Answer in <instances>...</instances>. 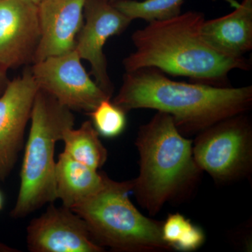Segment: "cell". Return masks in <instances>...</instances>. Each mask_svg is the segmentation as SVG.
Listing matches in <instances>:
<instances>
[{
    "mask_svg": "<svg viewBox=\"0 0 252 252\" xmlns=\"http://www.w3.org/2000/svg\"><path fill=\"white\" fill-rule=\"evenodd\" d=\"M81 60L74 49L33 63L30 68L39 89L71 110L88 114L111 97L91 79Z\"/></svg>",
    "mask_w": 252,
    "mask_h": 252,
    "instance_id": "cell-7",
    "label": "cell"
},
{
    "mask_svg": "<svg viewBox=\"0 0 252 252\" xmlns=\"http://www.w3.org/2000/svg\"><path fill=\"white\" fill-rule=\"evenodd\" d=\"M10 81L11 80L8 77L7 71L0 67V96L6 90Z\"/></svg>",
    "mask_w": 252,
    "mask_h": 252,
    "instance_id": "cell-19",
    "label": "cell"
},
{
    "mask_svg": "<svg viewBox=\"0 0 252 252\" xmlns=\"http://www.w3.org/2000/svg\"><path fill=\"white\" fill-rule=\"evenodd\" d=\"M28 250L33 252H102L85 220L66 207L50 203L46 212L31 220Z\"/></svg>",
    "mask_w": 252,
    "mask_h": 252,
    "instance_id": "cell-10",
    "label": "cell"
},
{
    "mask_svg": "<svg viewBox=\"0 0 252 252\" xmlns=\"http://www.w3.org/2000/svg\"><path fill=\"white\" fill-rule=\"evenodd\" d=\"M113 103L126 113L151 109L171 116L185 137L198 135L216 123L248 112L252 86H215L172 80L157 68L126 72Z\"/></svg>",
    "mask_w": 252,
    "mask_h": 252,
    "instance_id": "cell-1",
    "label": "cell"
},
{
    "mask_svg": "<svg viewBox=\"0 0 252 252\" xmlns=\"http://www.w3.org/2000/svg\"><path fill=\"white\" fill-rule=\"evenodd\" d=\"M31 127L23 157L21 186L11 212L22 218L56 200L55 147L64 131L74 127L72 111L49 93L38 89L31 114Z\"/></svg>",
    "mask_w": 252,
    "mask_h": 252,
    "instance_id": "cell-4",
    "label": "cell"
},
{
    "mask_svg": "<svg viewBox=\"0 0 252 252\" xmlns=\"http://www.w3.org/2000/svg\"><path fill=\"white\" fill-rule=\"evenodd\" d=\"M205 21L203 13L190 11L137 30L132 35L135 51L123 61L126 72L154 67L195 83L230 86L229 73L250 70L252 63L245 57L220 54L209 46L200 34Z\"/></svg>",
    "mask_w": 252,
    "mask_h": 252,
    "instance_id": "cell-2",
    "label": "cell"
},
{
    "mask_svg": "<svg viewBox=\"0 0 252 252\" xmlns=\"http://www.w3.org/2000/svg\"><path fill=\"white\" fill-rule=\"evenodd\" d=\"M185 0H115L112 4L132 21H163L181 14Z\"/></svg>",
    "mask_w": 252,
    "mask_h": 252,
    "instance_id": "cell-17",
    "label": "cell"
},
{
    "mask_svg": "<svg viewBox=\"0 0 252 252\" xmlns=\"http://www.w3.org/2000/svg\"><path fill=\"white\" fill-rule=\"evenodd\" d=\"M84 18L75 50L81 60L90 63L96 84L112 97L114 86L107 72L104 46L109 38L126 31L132 21L108 0H86Z\"/></svg>",
    "mask_w": 252,
    "mask_h": 252,
    "instance_id": "cell-8",
    "label": "cell"
},
{
    "mask_svg": "<svg viewBox=\"0 0 252 252\" xmlns=\"http://www.w3.org/2000/svg\"><path fill=\"white\" fill-rule=\"evenodd\" d=\"M162 237L172 250L185 252L198 250L205 240L203 230L180 213L171 214L162 221Z\"/></svg>",
    "mask_w": 252,
    "mask_h": 252,
    "instance_id": "cell-16",
    "label": "cell"
},
{
    "mask_svg": "<svg viewBox=\"0 0 252 252\" xmlns=\"http://www.w3.org/2000/svg\"><path fill=\"white\" fill-rule=\"evenodd\" d=\"M133 180L116 182L107 176L99 191L72 209L94 240L114 252H167L162 221L144 216L129 198Z\"/></svg>",
    "mask_w": 252,
    "mask_h": 252,
    "instance_id": "cell-5",
    "label": "cell"
},
{
    "mask_svg": "<svg viewBox=\"0 0 252 252\" xmlns=\"http://www.w3.org/2000/svg\"><path fill=\"white\" fill-rule=\"evenodd\" d=\"M3 207V196L2 194L0 192V210L2 209Z\"/></svg>",
    "mask_w": 252,
    "mask_h": 252,
    "instance_id": "cell-20",
    "label": "cell"
},
{
    "mask_svg": "<svg viewBox=\"0 0 252 252\" xmlns=\"http://www.w3.org/2000/svg\"><path fill=\"white\" fill-rule=\"evenodd\" d=\"M88 114L99 135L106 138L117 137L125 130L126 112L111 102L110 99L102 101Z\"/></svg>",
    "mask_w": 252,
    "mask_h": 252,
    "instance_id": "cell-18",
    "label": "cell"
},
{
    "mask_svg": "<svg viewBox=\"0 0 252 252\" xmlns=\"http://www.w3.org/2000/svg\"><path fill=\"white\" fill-rule=\"evenodd\" d=\"M108 1H111V2H112V1H115V0H108Z\"/></svg>",
    "mask_w": 252,
    "mask_h": 252,
    "instance_id": "cell-22",
    "label": "cell"
},
{
    "mask_svg": "<svg viewBox=\"0 0 252 252\" xmlns=\"http://www.w3.org/2000/svg\"><path fill=\"white\" fill-rule=\"evenodd\" d=\"M31 1H32L33 2L35 3L36 4L38 5L41 1H42V0H31Z\"/></svg>",
    "mask_w": 252,
    "mask_h": 252,
    "instance_id": "cell-21",
    "label": "cell"
},
{
    "mask_svg": "<svg viewBox=\"0 0 252 252\" xmlns=\"http://www.w3.org/2000/svg\"><path fill=\"white\" fill-rule=\"evenodd\" d=\"M200 34L205 42L220 54L244 57L252 49V0H243L229 14L205 20Z\"/></svg>",
    "mask_w": 252,
    "mask_h": 252,
    "instance_id": "cell-13",
    "label": "cell"
},
{
    "mask_svg": "<svg viewBox=\"0 0 252 252\" xmlns=\"http://www.w3.org/2000/svg\"><path fill=\"white\" fill-rule=\"evenodd\" d=\"M193 154L200 170L217 183L250 177L252 123L248 112L220 121L196 135Z\"/></svg>",
    "mask_w": 252,
    "mask_h": 252,
    "instance_id": "cell-6",
    "label": "cell"
},
{
    "mask_svg": "<svg viewBox=\"0 0 252 252\" xmlns=\"http://www.w3.org/2000/svg\"><path fill=\"white\" fill-rule=\"evenodd\" d=\"M38 6L31 0H0V67L32 64L40 41Z\"/></svg>",
    "mask_w": 252,
    "mask_h": 252,
    "instance_id": "cell-11",
    "label": "cell"
},
{
    "mask_svg": "<svg viewBox=\"0 0 252 252\" xmlns=\"http://www.w3.org/2000/svg\"><path fill=\"white\" fill-rule=\"evenodd\" d=\"M38 89L31 68H26L0 96V181L9 177L23 149Z\"/></svg>",
    "mask_w": 252,
    "mask_h": 252,
    "instance_id": "cell-9",
    "label": "cell"
},
{
    "mask_svg": "<svg viewBox=\"0 0 252 252\" xmlns=\"http://www.w3.org/2000/svg\"><path fill=\"white\" fill-rule=\"evenodd\" d=\"M99 133L91 121L78 129L69 128L63 133L64 153L86 166L98 170L107 160L108 152L99 140Z\"/></svg>",
    "mask_w": 252,
    "mask_h": 252,
    "instance_id": "cell-15",
    "label": "cell"
},
{
    "mask_svg": "<svg viewBox=\"0 0 252 252\" xmlns=\"http://www.w3.org/2000/svg\"><path fill=\"white\" fill-rule=\"evenodd\" d=\"M107 175L74 160L63 152L56 163V200L72 210L103 187Z\"/></svg>",
    "mask_w": 252,
    "mask_h": 252,
    "instance_id": "cell-14",
    "label": "cell"
},
{
    "mask_svg": "<svg viewBox=\"0 0 252 252\" xmlns=\"http://www.w3.org/2000/svg\"><path fill=\"white\" fill-rule=\"evenodd\" d=\"M135 145L140 174L133 180L137 202L155 216L167 203L188 198L202 171L193 154V141L182 135L171 116L162 112L141 126Z\"/></svg>",
    "mask_w": 252,
    "mask_h": 252,
    "instance_id": "cell-3",
    "label": "cell"
},
{
    "mask_svg": "<svg viewBox=\"0 0 252 252\" xmlns=\"http://www.w3.org/2000/svg\"><path fill=\"white\" fill-rule=\"evenodd\" d=\"M85 1L42 0L37 5L41 38L33 63L75 49L77 36L84 24Z\"/></svg>",
    "mask_w": 252,
    "mask_h": 252,
    "instance_id": "cell-12",
    "label": "cell"
}]
</instances>
